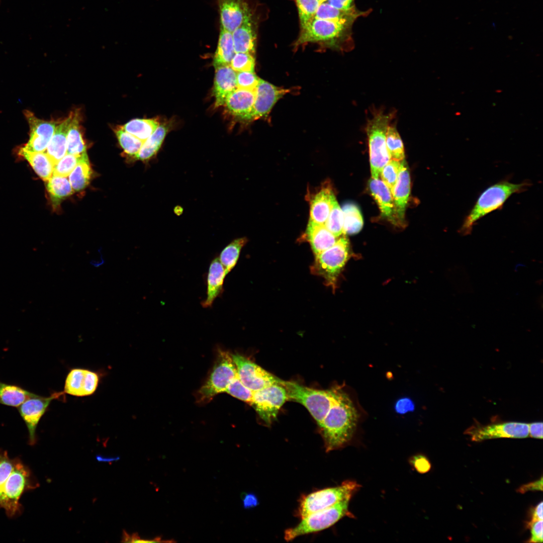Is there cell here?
<instances>
[{"mask_svg": "<svg viewBox=\"0 0 543 543\" xmlns=\"http://www.w3.org/2000/svg\"><path fill=\"white\" fill-rule=\"evenodd\" d=\"M213 94L215 98V107L225 104L227 97L237 87V72L230 65L215 67Z\"/></svg>", "mask_w": 543, "mask_h": 543, "instance_id": "cell-21", "label": "cell"}, {"mask_svg": "<svg viewBox=\"0 0 543 543\" xmlns=\"http://www.w3.org/2000/svg\"><path fill=\"white\" fill-rule=\"evenodd\" d=\"M242 504L245 509L256 507L258 504L257 497L253 493H246L242 498Z\"/></svg>", "mask_w": 543, "mask_h": 543, "instance_id": "cell-55", "label": "cell"}, {"mask_svg": "<svg viewBox=\"0 0 543 543\" xmlns=\"http://www.w3.org/2000/svg\"><path fill=\"white\" fill-rule=\"evenodd\" d=\"M343 216V234H353L359 232L364 224L361 212L358 207L351 203L345 204L342 208Z\"/></svg>", "mask_w": 543, "mask_h": 543, "instance_id": "cell-37", "label": "cell"}, {"mask_svg": "<svg viewBox=\"0 0 543 543\" xmlns=\"http://www.w3.org/2000/svg\"><path fill=\"white\" fill-rule=\"evenodd\" d=\"M326 3L332 7L343 11H350L357 9L354 0H327Z\"/></svg>", "mask_w": 543, "mask_h": 543, "instance_id": "cell-50", "label": "cell"}, {"mask_svg": "<svg viewBox=\"0 0 543 543\" xmlns=\"http://www.w3.org/2000/svg\"><path fill=\"white\" fill-rule=\"evenodd\" d=\"M79 126V116L76 111L72 112V118L67 136V153L81 155L86 152Z\"/></svg>", "mask_w": 543, "mask_h": 543, "instance_id": "cell-35", "label": "cell"}, {"mask_svg": "<svg viewBox=\"0 0 543 543\" xmlns=\"http://www.w3.org/2000/svg\"><path fill=\"white\" fill-rule=\"evenodd\" d=\"M400 166V161L391 159L382 169L380 176L390 190L392 194L396 184Z\"/></svg>", "mask_w": 543, "mask_h": 543, "instance_id": "cell-45", "label": "cell"}, {"mask_svg": "<svg viewBox=\"0 0 543 543\" xmlns=\"http://www.w3.org/2000/svg\"><path fill=\"white\" fill-rule=\"evenodd\" d=\"M349 244L346 237L337 240L330 247L315 255L311 272L322 277L326 286L334 291L342 270L350 258Z\"/></svg>", "mask_w": 543, "mask_h": 543, "instance_id": "cell-6", "label": "cell"}, {"mask_svg": "<svg viewBox=\"0 0 543 543\" xmlns=\"http://www.w3.org/2000/svg\"><path fill=\"white\" fill-rule=\"evenodd\" d=\"M320 4L326 2L327 0H318Z\"/></svg>", "mask_w": 543, "mask_h": 543, "instance_id": "cell-57", "label": "cell"}, {"mask_svg": "<svg viewBox=\"0 0 543 543\" xmlns=\"http://www.w3.org/2000/svg\"><path fill=\"white\" fill-rule=\"evenodd\" d=\"M247 242V239L246 237L235 239L228 244L221 252L218 258L224 268L226 275L236 265L241 250Z\"/></svg>", "mask_w": 543, "mask_h": 543, "instance_id": "cell-36", "label": "cell"}, {"mask_svg": "<svg viewBox=\"0 0 543 543\" xmlns=\"http://www.w3.org/2000/svg\"><path fill=\"white\" fill-rule=\"evenodd\" d=\"M38 486L31 471L20 459L11 458L7 451H0V508L8 517L21 513L22 495Z\"/></svg>", "mask_w": 543, "mask_h": 543, "instance_id": "cell-2", "label": "cell"}, {"mask_svg": "<svg viewBox=\"0 0 543 543\" xmlns=\"http://www.w3.org/2000/svg\"><path fill=\"white\" fill-rule=\"evenodd\" d=\"M333 388L332 402L319 426L327 452L349 442L361 418V410L356 400L342 387Z\"/></svg>", "mask_w": 543, "mask_h": 543, "instance_id": "cell-1", "label": "cell"}, {"mask_svg": "<svg viewBox=\"0 0 543 543\" xmlns=\"http://www.w3.org/2000/svg\"><path fill=\"white\" fill-rule=\"evenodd\" d=\"M288 399L285 388L277 384L253 392L250 405L269 425L276 418L279 410Z\"/></svg>", "mask_w": 543, "mask_h": 543, "instance_id": "cell-11", "label": "cell"}, {"mask_svg": "<svg viewBox=\"0 0 543 543\" xmlns=\"http://www.w3.org/2000/svg\"><path fill=\"white\" fill-rule=\"evenodd\" d=\"M310 198V220L324 225L336 200L333 188L326 182Z\"/></svg>", "mask_w": 543, "mask_h": 543, "instance_id": "cell-19", "label": "cell"}, {"mask_svg": "<svg viewBox=\"0 0 543 543\" xmlns=\"http://www.w3.org/2000/svg\"><path fill=\"white\" fill-rule=\"evenodd\" d=\"M221 27L232 32L251 14L245 0H217Z\"/></svg>", "mask_w": 543, "mask_h": 543, "instance_id": "cell-18", "label": "cell"}, {"mask_svg": "<svg viewBox=\"0 0 543 543\" xmlns=\"http://www.w3.org/2000/svg\"><path fill=\"white\" fill-rule=\"evenodd\" d=\"M230 65L236 72L254 71V55L247 53H235Z\"/></svg>", "mask_w": 543, "mask_h": 543, "instance_id": "cell-46", "label": "cell"}, {"mask_svg": "<svg viewBox=\"0 0 543 543\" xmlns=\"http://www.w3.org/2000/svg\"><path fill=\"white\" fill-rule=\"evenodd\" d=\"M280 384L286 389L288 399L305 406L320 426L332 402L334 388L316 390L281 379Z\"/></svg>", "mask_w": 543, "mask_h": 543, "instance_id": "cell-9", "label": "cell"}, {"mask_svg": "<svg viewBox=\"0 0 543 543\" xmlns=\"http://www.w3.org/2000/svg\"><path fill=\"white\" fill-rule=\"evenodd\" d=\"M72 113L64 121L57 125L46 149V153L55 164L67 153V136Z\"/></svg>", "mask_w": 543, "mask_h": 543, "instance_id": "cell-27", "label": "cell"}, {"mask_svg": "<svg viewBox=\"0 0 543 543\" xmlns=\"http://www.w3.org/2000/svg\"><path fill=\"white\" fill-rule=\"evenodd\" d=\"M355 20H326L313 18L301 28L295 48L308 43H318L334 49L348 51L354 47L352 26Z\"/></svg>", "mask_w": 543, "mask_h": 543, "instance_id": "cell-3", "label": "cell"}, {"mask_svg": "<svg viewBox=\"0 0 543 543\" xmlns=\"http://www.w3.org/2000/svg\"><path fill=\"white\" fill-rule=\"evenodd\" d=\"M410 192L409 170L406 161L403 159L400 161L398 177L392 193L396 215L399 223L404 221Z\"/></svg>", "mask_w": 543, "mask_h": 543, "instance_id": "cell-20", "label": "cell"}, {"mask_svg": "<svg viewBox=\"0 0 543 543\" xmlns=\"http://www.w3.org/2000/svg\"><path fill=\"white\" fill-rule=\"evenodd\" d=\"M254 100L255 90L237 88L227 97L225 104L234 116L253 120Z\"/></svg>", "mask_w": 543, "mask_h": 543, "instance_id": "cell-22", "label": "cell"}, {"mask_svg": "<svg viewBox=\"0 0 543 543\" xmlns=\"http://www.w3.org/2000/svg\"><path fill=\"white\" fill-rule=\"evenodd\" d=\"M115 132L124 152L135 158L144 142L125 131L122 126L117 127Z\"/></svg>", "mask_w": 543, "mask_h": 543, "instance_id": "cell-40", "label": "cell"}, {"mask_svg": "<svg viewBox=\"0 0 543 543\" xmlns=\"http://www.w3.org/2000/svg\"><path fill=\"white\" fill-rule=\"evenodd\" d=\"M18 153L29 162L43 180L47 181L52 176L55 164L46 152H32L22 147L19 149Z\"/></svg>", "mask_w": 543, "mask_h": 543, "instance_id": "cell-28", "label": "cell"}, {"mask_svg": "<svg viewBox=\"0 0 543 543\" xmlns=\"http://www.w3.org/2000/svg\"><path fill=\"white\" fill-rule=\"evenodd\" d=\"M542 478L537 481L524 484L520 487L517 490L520 493H525L530 491H542Z\"/></svg>", "mask_w": 543, "mask_h": 543, "instance_id": "cell-52", "label": "cell"}, {"mask_svg": "<svg viewBox=\"0 0 543 543\" xmlns=\"http://www.w3.org/2000/svg\"><path fill=\"white\" fill-rule=\"evenodd\" d=\"M259 78L254 71L237 72V88L255 90Z\"/></svg>", "mask_w": 543, "mask_h": 543, "instance_id": "cell-47", "label": "cell"}, {"mask_svg": "<svg viewBox=\"0 0 543 543\" xmlns=\"http://www.w3.org/2000/svg\"><path fill=\"white\" fill-rule=\"evenodd\" d=\"M166 126L159 125L156 130L145 141L135 158L147 161L153 157L160 149L167 132Z\"/></svg>", "mask_w": 543, "mask_h": 543, "instance_id": "cell-34", "label": "cell"}, {"mask_svg": "<svg viewBox=\"0 0 543 543\" xmlns=\"http://www.w3.org/2000/svg\"><path fill=\"white\" fill-rule=\"evenodd\" d=\"M395 115L394 112L385 113L382 109H375L367 121L365 130L373 178H379L382 169L391 160L386 144V133Z\"/></svg>", "mask_w": 543, "mask_h": 543, "instance_id": "cell-5", "label": "cell"}, {"mask_svg": "<svg viewBox=\"0 0 543 543\" xmlns=\"http://www.w3.org/2000/svg\"><path fill=\"white\" fill-rule=\"evenodd\" d=\"M529 434L532 437L542 438V423L533 422L528 424Z\"/></svg>", "mask_w": 543, "mask_h": 543, "instance_id": "cell-54", "label": "cell"}, {"mask_svg": "<svg viewBox=\"0 0 543 543\" xmlns=\"http://www.w3.org/2000/svg\"><path fill=\"white\" fill-rule=\"evenodd\" d=\"M35 394L19 386L6 384L0 381L1 404L18 408Z\"/></svg>", "mask_w": 543, "mask_h": 543, "instance_id": "cell-30", "label": "cell"}, {"mask_svg": "<svg viewBox=\"0 0 543 543\" xmlns=\"http://www.w3.org/2000/svg\"><path fill=\"white\" fill-rule=\"evenodd\" d=\"M63 392H55L49 397L37 394L24 401L18 407V411L24 420L28 431L29 443L33 445L36 442V429L42 416L47 411L51 402L59 398Z\"/></svg>", "mask_w": 543, "mask_h": 543, "instance_id": "cell-14", "label": "cell"}, {"mask_svg": "<svg viewBox=\"0 0 543 543\" xmlns=\"http://www.w3.org/2000/svg\"><path fill=\"white\" fill-rule=\"evenodd\" d=\"M411 464L415 469L420 473L428 472L431 469V464L428 460L422 455L414 456L411 459Z\"/></svg>", "mask_w": 543, "mask_h": 543, "instance_id": "cell-49", "label": "cell"}, {"mask_svg": "<svg viewBox=\"0 0 543 543\" xmlns=\"http://www.w3.org/2000/svg\"><path fill=\"white\" fill-rule=\"evenodd\" d=\"M289 91L259 78L255 89L253 120L266 116L276 103Z\"/></svg>", "mask_w": 543, "mask_h": 543, "instance_id": "cell-16", "label": "cell"}, {"mask_svg": "<svg viewBox=\"0 0 543 543\" xmlns=\"http://www.w3.org/2000/svg\"><path fill=\"white\" fill-rule=\"evenodd\" d=\"M295 1L298 8L301 28L314 18L320 3L318 0H295Z\"/></svg>", "mask_w": 543, "mask_h": 543, "instance_id": "cell-42", "label": "cell"}, {"mask_svg": "<svg viewBox=\"0 0 543 543\" xmlns=\"http://www.w3.org/2000/svg\"><path fill=\"white\" fill-rule=\"evenodd\" d=\"M527 527L530 528L531 537L528 542H542V520L527 523Z\"/></svg>", "mask_w": 543, "mask_h": 543, "instance_id": "cell-48", "label": "cell"}, {"mask_svg": "<svg viewBox=\"0 0 543 543\" xmlns=\"http://www.w3.org/2000/svg\"><path fill=\"white\" fill-rule=\"evenodd\" d=\"M369 187L371 194L377 203L383 217L392 223L397 224V220L392 194L388 187L380 179L369 180Z\"/></svg>", "mask_w": 543, "mask_h": 543, "instance_id": "cell-24", "label": "cell"}, {"mask_svg": "<svg viewBox=\"0 0 543 543\" xmlns=\"http://www.w3.org/2000/svg\"><path fill=\"white\" fill-rule=\"evenodd\" d=\"M239 378L248 389L254 392L280 384V379L248 358L238 353L231 354Z\"/></svg>", "mask_w": 543, "mask_h": 543, "instance_id": "cell-12", "label": "cell"}, {"mask_svg": "<svg viewBox=\"0 0 543 543\" xmlns=\"http://www.w3.org/2000/svg\"><path fill=\"white\" fill-rule=\"evenodd\" d=\"M324 225L337 238L343 234V212L336 200L333 203Z\"/></svg>", "mask_w": 543, "mask_h": 543, "instance_id": "cell-41", "label": "cell"}, {"mask_svg": "<svg viewBox=\"0 0 543 543\" xmlns=\"http://www.w3.org/2000/svg\"><path fill=\"white\" fill-rule=\"evenodd\" d=\"M226 276L224 268L218 257L211 262L207 276L206 297L201 302L204 308L212 307L214 301L222 294L223 284Z\"/></svg>", "mask_w": 543, "mask_h": 543, "instance_id": "cell-23", "label": "cell"}, {"mask_svg": "<svg viewBox=\"0 0 543 543\" xmlns=\"http://www.w3.org/2000/svg\"><path fill=\"white\" fill-rule=\"evenodd\" d=\"M353 481H345L340 485L325 488L303 496L300 500L297 511L301 519L315 512L321 510L352 496L360 488Z\"/></svg>", "mask_w": 543, "mask_h": 543, "instance_id": "cell-10", "label": "cell"}, {"mask_svg": "<svg viewBox=\"0 0 543 543\" xmlns=\"http://www.w3.org/2000/svg\"><path fill=\"white\" fill-rule=\"evenodd\" d=\"M24 115L30 128L29 139L23 147L32 152L44 151L54 133L56 123L40 119L29 110Z\"/></svg>", "mask_w": 543, "mask_h": 543, "instance_id": "cell-15", "label": "cell"}, {"mask_svg": "<svg viewBox=\"0 0 543 543\" xmlns=\"http://www.w3.org/2000/svg\"><path fill=\"white\" fill-rule=\"evenodd\" d=\"M542 502L538 503L531 512V519L527 523H531L536 521L542 520Z\"/></svg>", "mask_w": 543, "mask_h": 543, "instance_id": "cell-56", "label": "cell"}, {"mask_svg": "<svg viewBox=\"0 0 543 543\" xmlns=\"http://www.w3.org/2000/svg\"><path fill=\"white\" fill-rule=\"evenodd\" d=\"M235 54L232 33L221 27L218 45L213 58L214 67L230 65Z\"/></svg>", "mask_w": 543, "mask_h": 543, "instance_id": "cell-29", "label": "cell"}, {"mask_svg": "<svg viewBox=\"0 0 543 543\" xmlns=\"http://www.w3.org/2000/svg\"><path fill=\"white\" fill-rule=\"evenodd\" d=\"M371 12L370 10L360 11L357 9L343 11L335 8L326 2L320 4L314 18L326 20H356L358 17L366 16Z\"/></svg>", "mask_w": 543, "mask_h": 543, "instance_id": "cell-31", "label": "cell"}, {"mask_svg": "<svg viewBox=\"0 0 543 543\" xmlns=\"http://www.w3.org/2000/svg\"><path fill=\"white\" fill-rule=\"evenodd\" d=\"M99 382V377L96 372L84 369H74L66 377L64 392L78 397L90 395L96 391Z\"/></svg>", "mask_w": 543, "mask_h": 543, "instance_id": "cell-17", "label": "cell"}, {"mask_svg": "<svg viewBox=\"0 0 543 543\" xmlns=\"http://www.w3.org/2000/svg\"><path fill=\"white\" fill-rule=\"evenodd\" d=\"M465 433L475 441L503 437L525 438L529 435L528 424L508 422L486 425L477 424L468 428Z\"/></svg>", "mask_w": 543, "mask_h": 543, "instance_id": "cell-13", "label": "cell"}, {"mask_svg": "<svg viewBox=\"0 0 543 543\" xmlns=\"http://www.w3.org/2000/svg\"><path fill=\"white\" fill-rule=\"evenodd\" d=\"M159 123L150 119H135L127 123L123 129L143 142L158 128Z\"/></svg>", "mask_w": 543, "mask_h": 543, "instance_id": "cell-38", "label": "cell"}, {"mask_svg": "<svg viewBox=\"0 0 543 543\" xmlns=\"http://www.w3.org/2000/svg\"><path fill=\"white\" fill-rule=\"evenodd\" d=\"M46 182L47 190L54 208H57L62 200L73 192L66 177L53 175Z\"/></svg>", "mask_w": 543, "mask_h": 543, "instance_id": "cell-32", "label": "cell"}, {"mask_svg": "<svg viewBox=\"0 0 543 543\" xmlns=\"http://www.w3.org/2000/svg\"><path fill=\"white\" fill-rule=\"evenodd\" d=\"M350 499L342 500L331 507L310 514L302 518L294 527L286 529L284 538L287 541L296 537L326 529L345 516L354 517L348 509Z\"/></svg>", "mask_w": 543, "mask_h": 543, "instance_id": "cell-7", "label": "cell"}, {"mask_svg": "<svg viewBox=\"0 0 543 543\" xmlns=\"http://www.w3.org/2000/svg\"><path fill=\"white\" fill-rule=\"evenodd\" d=\"M528 182L514 184L502 180L489 187L479 196L474 206L464 220L459 233L467 235L471 233L475 223L486 215L501 209L513 194L523 192L530 186Z\"/></svg>", "mask_w": 543, "mask_h": 543, "instance_id": "cell-4", "label": "cell"}, {"mask_svg": "<svg viewBox=\"0 0 543 543\" xmlns=\"http://www.w3.org/2000/svg\"><path fill=\"white\" fill-rule=\"evenodd\" d=\"M225 392L233 397L244 402L251 403L253 392L246 387L240 381L238 374L231 381Z\"/></svg>", "mask_w": 543, "mask_h": 543, "instance_id": "cell-43", "label": "cell"}, {"mask_svg": "<svg viewBox=\"0 0 543 543\" xmlns=\"http://www.w3.org/2000/svg\"><path fill=\"white\" fill-rule=\"evenodd\" d=\"M237 375L231 354L218 349L216 359L210 375L196 394L198 403L210 402L217 394L225 392L231 381Z\"/></svg>", "mask_w": 543, "mask_h": 543, "instance_id": "cell-8", "label": "cell"}, {"mask_svg": "<svg viewBox=\"0 0 543 543\" xmlns=\"http://www.w3.org/2000/svg\"><path fill=\"white\" fill-rule=\"evenodd\" d=\"M235 53H247L254 55L257 34L252 13L232 32Z\"/></svg>", "mask_w": 543, "mask_h": 543, "instance_id": "cell-25", "label": "cell"}, {"mask_svg": "<svg viewBox=\"0 0 543 543\" xmlns=\"http://www.w3.org/2000/svg\"><path fill=\"white\" fill-rule=\"evenodd\" d=\"M413 409V403L408 398H402L399 400L396 405V410L400 414H404Z\"/></svg>", "mask_w": 543, "mask_h": 543, "instance_id": "cell-53", "label": "cell"}, {"mask_svg": "<svg viewBox=\"0 0 543 543\" xmlns=\"http://www.w3.org/2000/svg\"><path fill=\"white\" fill-rule=\"evenodd\" d=\"M306 235L315 255L330 247L337 240L324 224L310 220L307 225Z\"/></svg>", "mask_w": 543, "mask_h": 543, "instance_id": "cell-26", "label": "cell"}, {"mask_svg": "<svg viewBox=\"0 0 543 543\" xmlns=\"http://www.w3.org/2000/svg\"><path fill=\"white\" fill-rule=\"evenodd\" d=\"M122 541L126 542H156L162 541L160 537H157L153 539H144L140 538L136 533L129 535L125 531H124Z\"/></svg>", "mask_w": 543, "mask_h": 543, "instance_id": "cell-51", "label": "cell"}, {"mask_svg": "<svg viewBox=\"0 0 543 543\" xmlns=\"http://www.w3.org/2000/svg\"><path fill=\"white\" fill-rule=\"evenodd\" d=\"M92 174L86 152L83 153L80 161L69 175V181L73 190L80 191L88 185Z\"/></svg>", "mask_w": 543, "mask_h": 543, "instance_id": "cell-33", "label": "cell"}, {"mask_svg": "<svg viewBox=\"0 0 543 543\" xmlns=\"http://www.w3.org/2000/svg\"><path fill=\"white\" fill-rule=\"evenodd\" d=\"M386 144L391 159L401 161L404 159L403 141L394 125L390 124L386 133Z\"/></svg>", "mask_w": 543, "mask_h": 543, "instance_id": "cell-39", "label": "cell"}, {"mask_svg": "<svg viewBox=\"0 0 543 543\" xmlns=\"http://www.w3.org/2000/svg\"><path fill=\"white\" fill-rule=\"evenodd\" d=\"M83 154L81 155L66 154L55 164L53 174L64 177L67 176L79 162Z\"/></svg>", "mask_w": 543, "mask_h": 543, "instance_id": "cell-44", "label": "cell"}]
</instances>
